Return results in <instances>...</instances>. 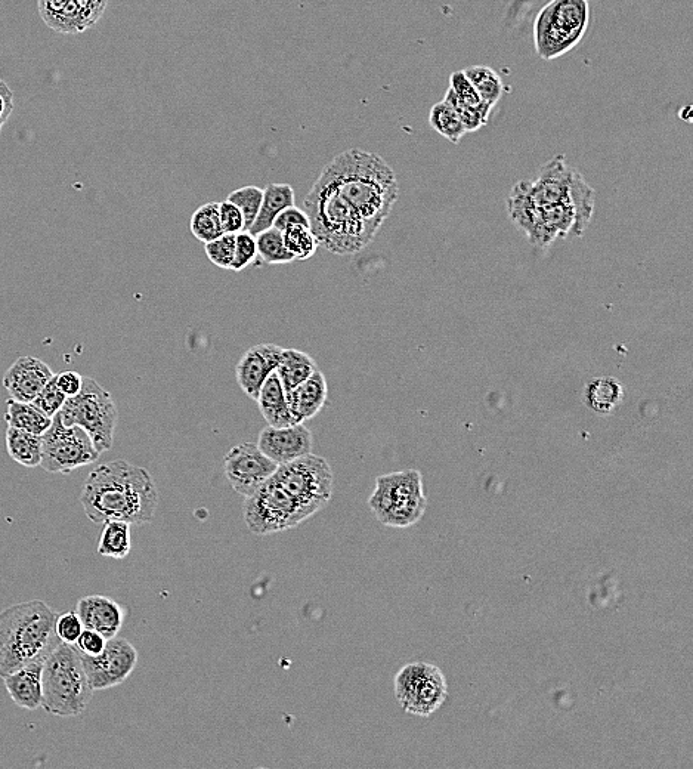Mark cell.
Masks as SVG:
<instances>
[{"label": "cell", "instance_id": "cb8c5ba5", "mask_svg": "<svg viewBox=\"0 0 693 769\" xmlns=\"http://www.w3.org/2000/svg\"><path fill=\"white\" fill-rule=\"evenodd\" d=\"M447 697L448 687L444 673L438 666L429 663L408 713L428 718L445 703Z\"/></svg>", "mask_w": 693, "mask_h": 769}, {"label": "cell", "instance_id": "9a60e30c", "mask_svg": "<svg viewBox=\"0 0 693 769\" xmlns=\"http://www.w3.org/2000/svg\"><path fill=\"white\" fill-rule=\"evenodd\" d=\"M224 465L232 489L244 497L261 489L278 468L277 463L266 457L255 443L232 447L225 456Z\"/></svg>", "mask_w": 693, "mask_h": 769}, {"label": "cell", "instance_id": "74e56055", "mask_svg": "<svg viewBox=\"0 0 693 769\" xmlns=\"http://www.w3.org/2000/svg\"><path fill=\"white\" fill-rule=\"evenodd\" d=\"M444 101H447V103L454 108L457 116H459L460 120H462L464 129H466L467 134H469V132H476L478 129H481L482 126L487 125L488 120H490L491 113H493L494 110V108H478L463 103L462 100H459V98L456 97V94H454L451 89H448Z\"/></svg>", "mask_w": 693, "mask_h": 769}, {"label": "cell", "instance_id": "ee69618b", "mask_svg": "<svg viewBox=\"0 0 693 769\" xmlns=\"http://www.w3.org/2000/svg\"><path fill=\"white\" fill-rule=\"evenodd\" d=\"M219 219L222 230L227 234H238L244 230V216L240 208L230 200L219 203Z\"/></svg>", "mask_w": 693, "mask_h": 769}, {"label": "cell", "instance_id": "60d3db41", "mask_svg": "<svg viewBox=\"0 0 693 769\" xmlns=\"http://www.w3.org/2000/svg\"><path fill=\"white\" fill-rule=\"evenodd\" d=\"M66 400L67 397L63 394V391L58 388L54 375V378H52L48 384L43 386L42 391L36 395V398H34L32 404L34 407H36L37 410H40L43 415H46L48 418L52 419L55 415H57L58 412H60L61 407L64 406Z\"/></svg>", "mask_w": 693, "mask_h": 769}, {"label": "cell", "instance_id": "e575fe53", "mask_svg": "<svg viewBox=\"0 0 693 769\" xmlns=\"http://www.w3.org/2000/svg\"><path fill=\"white\" fill-rule=\"evenodd\" d=\"M467 79L475 86L478 94L481 95L485 103L494 105L500 101L504 94V85L500 76L490 67L475 66L463 70Z\"/></svg>", "mask_w": 693, "mask_h": 769}, {"label": "cell", "instance_id": "f1b7e54d", "mask_svg": "<svg viewBox=\"0 0 693 769\" xmlns=\"http://www.w3.org/2000/svg\"><path fill=\"white\" fill-rule=\"evenodd\" d=\"M131 524L123 521H107L98 542V554L102 557L123 560L131 554Z\"/></svg>", "mask_w": 693, "mask_h": 769}, {"label": "cell", "instance_id": "d6986e66", "mask_svg": "<svg viewBox=\"0 0 693 769\" xmlns=\"http://www.w3.org/2000/svg\"><path fill=\"white\" fill-rule=\"evenodd\" d=\"M283 347L275 344H259L246 351L235 367L237 384L244 394L252 400H258L259 391L271 373L277 370Z\"/></svg>", "mask_w": 693, "mask_h": 769}, {"label": "cell", "instance_id": "d590c367", "mask_svg": "<svg viewBox=\"0 0 693 769\" xmlns=\"http://www.w3.org/2000/svg\"><path fill=\"white\" fill-rule=\"evenodd\" d=\"M284 245L292 253L295 261H308L320 249L317 237L311 227L296 225L283 233Z\"/></svg>", "mask_w": 693, "mask_h": 769}, {"label": "cell", "instance_id": "4fadbf2b", "mask_svg": "<svg viewBox=\"0 0 693 769\" xmlns=\"http://www.w3.org/2000/svg\"><path fill=\"white\" fill-rule=\"evenodd\" d=\"M99 456L91 437L80 426L64 425L58 413L42 435L40 466L51 474H70L97 462Z\"/></svg>", "mask_w": 693, "mask_h": 769}, {"label": "cell", "instance_id": "bcb514c9", "mask_svg": "<svg viewBox=\"0 0 693 769\" xmlns=\"http://www.w3.org/2000/svg\"><path fill=\"white\" fill-rule=\"evenodd\" d=\"M296 225H306V227H309V218L308 215H306L305 210L296 208V206H290V208L281 210V212L278 213L272 227L277 228L278 231L284 233V231L296 227Z\"/></svg>", "mask_w": 693, "mask_h": 769}, {"label": "cell", "instance_id": "ab89813d", "mask_svg": "<svg viewBox=\"0 0 693 769\" xmlns=\"http://www.w3.org/2000/svg\"><path fill=\"white\" fill-rule=\"evenodd\" d=\"M256 258H258L256 236H253L249 231H241V233L235 234V255L230 271L241 273L250 265L255 264Z\"/></svg>", "mask_w": 693, "mask_h": 769}, {"label": "cell", "instance_id": "7dc6e473", "mask_svg": "<svg viewBox=\"0 0 693 769\" xmlns=\"http://www.w3.org/2000/svg\"><path fill=\"white\" fill-rule=\"evenodd\" d=\"M55 381H57V386L63 391V394L70 398L79 394L80 389H82L83 376L77 372H63L60 375H55Z\"/></svg>", "mask_w": 693, "mask_h": 769}, {"label": "cell", "instance_id": "f546056e", "mask_svg": "<svg viewBox=\"0 0 693 769\" xmlns=\"http://www.w3.org/2000/svg\"><path fill=\"white\" fill-rule=\"evenodd\" d=\"M5 420L8 426H12V428L40 435V437L48 431L52 423V419L43 415L32 403H20V401L15 400L8 401Z\"/></svg>", "mask_w": 693, "mask_h": 769}, {"label": "cell", "instance_id": "8d00e7d4", "mask_svg": "<svg viewBox=\"0 0 693 769\" xmlns=\"http://www.w3.org/2000/svg\"><path fill=\"white\" fill-rule=\"evenodd\" d=\"M262 199H264V190L256 185H247V187L238 188L232 191L227 200L237 205L244 216V230L249 231L258 218L261 210Z\"/></svg>", "mask_w": 693, "mask_h": 769}, {"label": "cell", "instance_id": "7402d4cb", "mask_svg": "<svg viewBox=\"0 0 693 769\" xmlns=\"http://www.w3.org/2000/svg\"><path fill=\"white\" fill-rule=\"evenodd\" d=\"M42 663L21 667L3 678L6 691L21 709L36 710L42 707Z\"/></svg>", "mask_w": 693, "mask_h": 769}, {"label": "cell", "instance_id": "5bb4252c", "mask_svg": "<svg viewBox=\"0 0 693 769\" xmlns=\"http://www.w3.org/2000/svg\"><path fill=\"white\" fill-rule=\"evenodd\" d=\"M82 657L92 690L102 691L123 684L135 670L138 651L125 638L107 639L104 651L97 657Z\"/></svg>", "mask_w": 693, "mask_h": 769}, {"label": "cell", "instance_id": "3957f363", "mask_svg": "<svg viewBox=\"0 0 693 769\" xmlns=\"http://www.w3.org/2000/svg\"><path fill=\"white\" fill-rule=\"evenodd\" d=\"M58 613L46 602H21L0 611V678L46 657L61 644L55 632Z\"/></svg>", "mask_w": 693, "mask_h": 769}, {"label": "cell", "instance_id": "8992f818", "mask_svg": "<svg viewBox=\"0 0 693 769\" xmlns=\"http://www.w3.org/2000/svg\"><path fill=\"white\" fill-rule=\"evenodd\" d=\"M507 212L528 242L540 249L552 245L556 239L584 234L574 208L535 202L525 190L524 181L513 185L507 199Z\"/></svg>", "mask_w": 693, "mask_h": 769}, {"label": "cell", "instance_id": "603a6c76", "mask_svg": "<svg viewBox=\"0 0 693 769\" xmlns=\"http://www.w3.org/2000/svg\"><path fill=\"white\" fill-rule=\"evenodd\" d=\"M256 403H258L259 410H261L262 416L269 426L283 428V426L296 425V420L293 418L292 410H290L289 400H287L286 389L281 384L277 373H271L266 379L261 391H259Z\"/></svg>", "mask_w": 693, "mask_h": 769}, {"label": "cell", "instance_id": "2e32d148", "mask_svg": "<svg viewBox=\"0 0 693 769\" xmlns=\"http://www.w3.org/2000/svg\"><path fill=\"white\" fill-rule=\"evenodd\" d=\"M108 0H37L43 23L61 35H80L94 27Z\"/></svg>", "mask_w": 693, "mask_h": 769}, {"label": "cell", "instance_id": "c3c4849f", "mask_svg": "<svg viewBox=\"0 0 693 769\" xmlns=\"http://www.w3.org/2000/svg\"><path fill=\"white\" fill-rule=\"evenodd\" d=\"M14 111V92L11 91L5 80L0 79V132L8 122Z\"/></svg>", "mask_w": 693, "mask_h": 769}, {"label": "cell", "instance_id": "1f68e13d", "mask_svg": "<svg viewBox=\"0 0 693 769\" xmlns=\"http://www.w3.org/2000/svg\"><path fill=\"white\" fill-rule=\"evenodd\" d=\"M428 665L429 663H410L395 675V697L405 713H408L413 704Z\"/></svg>", "mask_w": 693, "mask_h": 769}, {"label": "cell", "instance_id": "ffe728a7", "mask_svg": "<svg viewBox=\"0 0 693 769\" xmlns=\"http://www.w3.org/2000/svg\"><path fill=\"white\" fill-rule=\"evenodd\" d=\"M79 614L85 629L101 633L105 639L119 635L125 622L122 607L114 599L104 595H89L77 602Z\"/></svg>", "mask_w": 693, "mask_h": 769}, {"label": "cell", "instance_id": "83f0119b", "mask_svg": "<svg viewBox=\"0 0 693 769\" xmlns=\"http://www.w3.org/2000/svg\"><path fill=\"white\" fill-rule=\"evenodd\" d=\"M6 449L8 455L18 465L26 468H36L40 466L42 460V437L40 435L30 434V432L21 431L18 428L8 426L6 429Z\"/></svg>", "mask_w": 693, "mask_h": 769}, {"label": "cell", "instance_id": "4316f807", "mask_svg": "<svg viewBox=\"0 0 693 769\" xmlns=\"http://www.w3.org/2000/svg\"><path fill=\"white\" fill-rule=\"evenodd\" d=\"M318 370L317 363L306 352L283 348L280 361H278L277 373L286 392L292 391L297 385L305 382L312 373Z\"/></svg>", "mask_w": 693, "mask_h": 769}, {"label": "cell", "instance_id": "6da1fadb", "mask_svg": "<svg viewBox=\"0 0 693 769\" xmlns=\"http://www.w3.org/2000/svg\"><path fill=\"white\" fill-rule=\"evenodd\" d=\"M80 503L92 523L123 521L142 525L154 520L159 490L147 469L114 460L102 463L89 474Z\"/></svg>", "mask_w": 693, "mask_h": 769}, {"label": "cell", "instance_id": "7c38bea8", "mask_svg": "<svg viewBox=\"0 0 693 769\" xmlns=\"http://www.w3.org/2000/svg\"><path fill=\"white\" fill-rule=\"evenodd\" d=\"M306 520L308 517L296 500L272 477L252 496L246 497L244 503V521L258 536L292 530Z\"/></svg>", "mask_w": 693, "mask_h": 769}, {"label": "cell", "instance_id": "7bdbcfd3", "mask_svg": "<svg viewBox=\"0 0 693 769\" xmlns=\"http://www.w3.org/2000/svg\"><path fill=\"white\" fill-rule=\"evenodd\" d=\"M83 629H85V626H83L82 620H80L79 614L76 611L58 614L57 622H55V632H57L58 638L64 644H76Z\"/></svg>", "mask_w": 693, "mask_h": 769}, {"label": "cell", "instance_id": "277c9868", "mask_svg": "<svg viewBox=\"0 0 693 769\" xmlns=\"http://www.w3.org/2000/svg\"><path fill=\"white\" fill-rule=\"evenodd\" d=\"M303 205L320 247L334 255L361 252L380 230L379 225L367 221L321 176L306 194Z\"/></svg>", "mask_w": 693, "mask_h": 769}, {"label": "cell", "instance_id": "f35d334b", "mask_svg": "<svg viewBox=\"0 0 693 769\" xmlns=\"http://www.w3.org/2000/svg\"><path fill=\"white\" fill-rule=\"evenodd\" d=\"M207 258L222 270H231L235 255V234H222L212 242L204 243Z\"/></svg>", "mask_w": 693, "mask_h": 769}, {"label": "cell", "instance_id": "30bf717a", "mask_svg": "<svg viewBox=\"0 0 693 769\" xmlns=\"http://www.w3.org/2000/svg\"><path fill=\"white\" fill-rule=\"evenodd\" d=\"M58 415L64 425L80 426L91 437L99 455L113 447L119 412L110 392L95 379L83 378L79 394L67 398Z\"/></svg>", "mask_w": 693, "mask_h": 769}, {"label": "cell", "instance_id": "e0dca14e", "mask_svg": "<svg viewBox=\"0 0 693 769\" xmlns=\"http://www.w3.org/2000/svg\"><path fill=\"white\" fill-rule=\"evenodd\" d=\"M258 447L266 457L280 466L309 455L312 450V434L305 423L283 428L266 426L259 435Z\"/></svg>", "mask_w": 693, "mask_h": 769}, {"label": "cell", "instance_id": "52a82bcc", "mask_svg": "<svg viewBox=\"0 0 693 769\" xmlns=\"http://www.w3.org/2000/svg\"><path fill=\"white\" fill-rule=\"evenodd\" d=\"M368 506L386 527L407 528L419 523L428 508L422 472L407 469L380 475Z\"/></svg>", "mask_w": 693, "mask_h": 769}, {"label": "cell", "instance_id": "ac0fdd59", "mask_svg": "<svg viewBox=\"0 0 693 769\" xmlns=\"http://www.w3.org/2000/svg\"><path fill=\"white\" fill-rule=\"evenodd\" d=\"M52 378H54V372L48 364L32 355H23L6 370L2 385L5 386L11 400L32 403L43 386Z\"/></svg>", "mask_w": 693, "mask_h": 769}, {"label": "cell", "instance_id": "d6a6232c", "mask_svg": "<svg viewBox=\"0 0 693 769\" xmlns=\"http://www.w3.org/2000/svg\"><path fill=\"white\" fill-rule=\"evenodd\" d=\"M190 230L201 243L212 242L225 234L219 219V203L210 202L198 208L191 216Z\"/></svg>", "mask_w": 693, "mask_h": 769}, {"label": "cell", "instance_id": "4dcf8cb0", "mask_svg": "<svg viewBox=\"0 0 693 769\" xmlns=\"http://www.w3.org/2000/svg\"><path fill=\"white\" fill-rule=\"evenodd\" d=\"M429 123L439 135L447 138L453 144H459L460 140L467 134L462 120L447 101H441L430 108Z\"/></svg>", "mask_w": 693, "mask_h": 769}, {"label": "cell", "instance_id": "836d02e7", "mask_svg": "<svg viewBox=\"0 0 693 769\" xmlns=\"http://www.w3.org/2000/svg\"><path fill=\"white\" fill-rule=\"evenodd\" d=\"M256 245H258V256L264 264H290L295 261L292 253L284 245L283 233L277 228L271 227L256 234Z\"/></svg>", "mask_w": 693, "mask_h": 769}, {"label": "cell", "instance_id": "9c48e42d", "mask_svg": "<svg viewBox=\"0 0 693 769\" xmlns=\"http://www.w3.org/2000/svg\"><path fill=\"white\" fill-rule=\"evenodd\" d=\"M525 190L538 203L566 205L577 212L584 231L589 227L594 212L596 193L577 169L566 163L559 154L541 166L535 181H524Z\"/></svg>", "mask_w": 693, "mask_h": 769}, {"label": "cell", "instance_id": "d4e9b609", "mask_svg": "<svg viewBox=\"0 0 693 769\" xmlns=\"http://www.w3.org/2000/svg\"><path fill=\"white\" fill-rule=\"evenodd\" d=\"M623 400V385L618 379L609 376L594 378L584 389V404L596 415H611Z\"/></svg>", "mask_w": 693, "mask_h": 769}, {"label": "cell", "instance_id": "484cf974", "mask_svg": "<svg viewBox=\"0 0 693 769\" xmlns=\"http://www.w3.org/2000/svg\"><path fill=\"white\" fill-rule=\"evenodd\" d=\"M295 206V190L289 184H269L264 188L261 210L249 233L253 236L268 230L281 210Z\"/></svg>", "mask_w": 693, "mask_h": 769}, {"label": "cell", "instance_id": "8fae6325", "mask_svg": "<svg viewBox=\"0 0 693 769\" xmlns=\"http://www.w3.org/2000/svg\"><path fill=\"white\" fill-rule=\"evenodd\" d=\"M272 480L296 500L308 518L321 511L333 496L334 475L330 463L312 453L278 466Z\"/></svg>", "mask_w": 693, "mask_h": 769}, {"label": "cell", "instance_id": "7a4b0ae2", "mask_svg": "<svg viewBox=\"0 0 693 769\" xmlns=\"http://www.w3.org/2000/svg\"><path fill=\"white\" fill-rule=\"evenodd\" d=\"M320 176L367 221L379 227L391 215L398 200V179L391 166L379 154L360 148H351L334 157Z\"/></svg>", "mask_w": 693, "mask_h": 769}, {"label": "cell", "instance_id": "5b68a950", "mask_svg": "<svg viewBox=\"0 0 693 769\" xmlns=\"http://www.w3.org/2000/svg\"><path fill=\"white\" fill-rule=\"evenodd\" d=\"M42 707L49 715L71 718L85 712L94 690L88 681L79 650L58 644L46 657L42 669Z\"/></svg>", "mask_w": 693, "mask_h": 769}, {"label": "cell", "instance_id": "f6af8a7d", "mask_svg": "<svg viewBox=\"0 0 693 769\" xmlns=\"http://www.w3.org/2000/svg\"><path fill=\"white\" fill-rule=\"evenodd\" d=\"M107 639L101 635V633L95 632L91 629H83L80 633L79 639H77L74 647L79 650L80 654L88 657H97L104 651Z\"/></svg>", "mask_w": 693, "mask_h": 769}, {"label": "cell", "instance_id": "44dd1931", "mask_svg": "<svg viewBox=\"0 0 693 769\" xmlns=\"http://www.w3.org/2000/svg\"><path fill=\"white\" fill-rule=\"evenodd\" d=\"M329 386L326 376L320 369L315 370L305 382L287 392L290 410L296 423H305L315 418L326 406Z\"/></svg>", "mask_w": 693, "mask_h": 769}, {"label": "cell", "instance_id": "ba28073f", "mask_svg": "<svg viewBox=\"0 0 693 769\" xmlns=\"http://www.w3.org/2000/svg\"><path fill=\"white\" fill-rule=\"evenodd\" d=\"M589 0H552L534 23L535 51L550 61L572 51L589 29Z\"/></svg>", "mask_w": 693, "mask_h": 769}, {"label": "cell", "instance_id": "b9f144b4", "mask_svg": "<svg viewBox=\"0 0 693 769\" xmlns=\"http://www.w3.org/2000/svg\"><path fill=\"white\" fill-rule=\"evenodd\" d=\"M450 89L456 94V97L459 98V100H462L463 103L472 105V107L494 108V105L485 103V101L482 100L481 95L478 94L475 86H473L472 83H470V80L467 79L463 70L454 71V73L451 74Z\"/></svg>", "mask_w": 693, "mask_h": 769}]
</instances>
